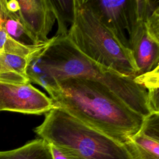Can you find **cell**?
Returning a JSON list of instances; mask_svg holds the SVG:
<instances>
[{"label": "cell", "mask_w": 159, "mask_h": 159, "mask_svg": "<svg viewBox=\"0 0 159 159\" xmlns=\"http://www.w3.org/2000/svg\"><path fill=\"white\" fill-rule=\"evenodd\" d=\"M30 83L44 89L65 78H90L106 86L130 108L147 117L152 114L145 87L136 78L124 76L93 61L66 36L52 37L49 45L35 54L27 68Z\"/></svg>", "instance_id": "1"}, {"label": "cell", "mask_w": 159, "mask_h": 159, "mask_svg": "<svg viewBox=\"0 0 159 159\" xmlns=\"http://www.w3.org/2000/svg\"><path fill=\"white\" fill-rule=\"evenodd\" d=\"M45 90L54 107L123 144L139 132L145 118L93 79L65 78Z\"/></svg>", "instance_id": "2"}, {"label": "cell", "mask_w": 159, "mask_h": 159, "mask_svg": "<svg viewBox=\"0 0 159 159\" xmlns=\"http://www.w3.org/2000/svg\"><path fill=\"white\" fill-rule=\"evenodd\" d=\"M67 37L93 61L122 75L135 78L137 68L131 50L99 21L86 0H74V17Z\"/></svg>", "instance_id": "3"}, {"label": "cell", "mask_w": 159, "mask_h": 159, "mask_svg": "<svg viewBox=\"0 0 159 159\" xmlns=\"http://www.w3.org/2000/svg\"><path fill=\"white\" fill-rule=\"evenodd\" d=\"M34 132L48 143L70 149L85 159H134L120 143L54 107Z\"/></svg>", "instance_id": "4"}, {"label": "cell", "mask_w": 159, "mask_h": 159, "mask_svg": "<svg viewBox=\"0 0 159 159\" xmlns=\"http://www.w3.org/2000/svg\"><path fill=\"white\" fill-rule=\"evenodd\" d=\"M53 107L52 99L30 83L0 81V111L39 115L47 113Z\"/></svg>", "instance_id": "5"}, {"label": "cell", "mask_w": 159, "mask_h": 159, "mask_svg": "<svg viewBox=\"0 0 159 159\" xmlns=\"http://www.w3.org/2000/svg\"><path fill=\"white\" fill-rule=\"evenodd\" d=\"M86 2L99 21L129 48L128 32L132 0H86Z\"/></svg>", "instance_id": "6"}, {"label": "cell", "mask_w": 159, "mask_h": 159, "mask_svg": "<svg viewBox=\"0 0 159 159\" xmlns=\"http://www.w3.org/2000/svg\"><path fill=\"white\" fill-rule=\"evenodd\" d=\"M128 39L137 68L136 76L159 68V39L148 32L145 20H139L131 27Z\"/></svg>", "instance_id": "7"}, {"label": "cell", "mask_w": 159, "mask_h": 159, "mask_svg": "<svg viewBox=\"0 0 159 159\" xmlns=\"http://www.w3.org/2000/svg\"><path fill=\"white\" fill-rule=\"evenodd\" d=\"M22 23L38 43L50 40L48 35L56 20L50 0H17Z\"/></svg>", "instance_id": "8"}, {"label": "cell", "mask_w": 159, "mask_h": 159, "mask_svg": "<svg viewBox=\"0 0 159 159\" xmlns=\"http://www.w3.org/2000/svg\"><path fill=\"white\" fill-rule=\"evenodd\" d=\"M0 25L17 42L26 45H40L27 30L18 14L7 9L5 0H0Z\"/></svg>", "instance_id": "9"}, {"label": "cell", "mask_w": 159, "mask_h": 159, "mask_svg": "<svg viewBox=\"0 0 159 159\" xmlns=\"http://www.w3.org/2000/svg\"><path fill=\"white\" fill-rule=\"evenodd\" d=\"M0 159H53L49 143L39 138L19 148L0 151Z\"/></svg>", "instance_id": "10"}, {"label": "cell", "mask_w": 159, "mask_h": 159, "mask_svg": "<svg viewBox=\"0 0 159 159\" xmlns=\"http://www.w3.org/2000/svg\"><path fill=\"white\" fill-rule=\"evenodd\" d=\"M125 145L134 159H159V139L140 130Z\"/></svg>", "instance_id": "11"}, {"label": "cell", "mask_w": 159, "mask_h": 159, "mask_svg": "<svg viewBox=\"0 0 159 159\" xmlns=\"http://www.w3.org/2000/svg\"><path fill=\"white\" fill-rule=\"evenodd\" d=\"M51 41L52 38L48 42L40 45H24L11 37L0 25V53L32 57L47 47Z\"/></svg>", "instance_id": "12"}, {"label": "cell", "mask_w": 159, "mask_h": 159, "mask_svg": "<svg viewBox=\"0 0 159 159\" xmlns=\"http://www.w3.org/2000/svg\"><path fill=\"white\" fill-rule=\"evenodd\" d=\"M53 11L58 22V29L55 36H66L68 24H71L74 17V0H50Z\"/></svg>", "instance_id": "13"}, {"label": "cell", "mask_w": 159, "mask_h": 159, "mask_svg": "<svg viewBox=\"0 0 159 159\" xmlns=\"http://www.w3.org/2000/svg\"><path fill=\"white\" fill-rule=\"evenodd\" d=\"M53 159H85L72 150L49 143Z\"/></svg>", "instance_id": "14"}, {"label": "cell", "mask_w": 159, "mask_h": 159, "mask_svg": "<svg viewBox=\"0 0 159 159\" xmlns=\"http://www.w3.org/2000/svg\"><path fill=\"white\" fill-rule=\"evenodd\" d=\"M5 6L7 9L12 12L17 13L19 10V5L17 0H5Z\"/></svg>", "instance_id": "15"}]
</instances>
